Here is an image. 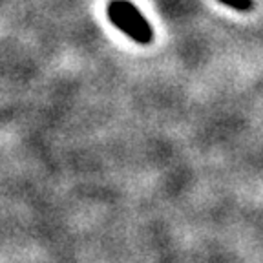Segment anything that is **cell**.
<instances>
[{"instance_id":"cell-1","label":"cell","mask_w":263,"mask_h":263,"mask_svg":"<svg viewBox=\"0 0 263 263\" xmlns=\"http://www.w3.org/2000/svg\"><path fill=\"white\" fill-rule=\"evenodd\" d=\"M108 18L115 28H119L124 35H128L137 44H150L152 42L154 31L150 22L128 0H114L108 6Z\"/></svg>"},{"instance_id":"cell-2","label":"cell","mask_w":263,"mask_h":263,"mask_svg":"<svg viewBox=\"0 0 263 263\" xmlns=\"http://www.w3.org/2000/svg\"><path fill=\"white\" fill-rule=\"evenodd\" d=\"M223 6L227 8L234 9V11H239V13H247L251 11L254 8V0H219Z\"/></svg>"}]
</instances>
